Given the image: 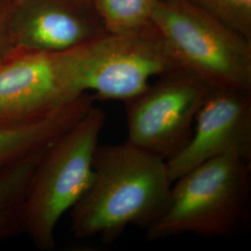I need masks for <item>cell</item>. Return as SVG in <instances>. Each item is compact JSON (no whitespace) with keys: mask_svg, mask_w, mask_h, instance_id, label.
<instances>
[{"mask_svg":"<svg viewBox=\"0 0 251 251\" xmlns=\"http://www.w3.org/2000/svg\"><path fill=\"white\" fill-rule=\"evenodd\" d=\"M171 188L164 160L126 142L99 144L90 186L71 208V232L111 244L129 226L146 230L166 211Z\"/></svg>","mask_w":251,"mask_h":251,"instance_id":"1","label":"cell"},{"mask_svg":"<svg viewBox=\"0 0 251 251\" xmlns=\"http://www.w3.org/2000/svg\"><path fill=\"white\" fill-rule=\"evenodd\" d=\"M251 163L234 153L204 162L172 183L169 206L145 230L149 241L184 233L206 238L247 233L251 225Z\"/></svg>","mask_w":251,"mask_h":251,"instance_id":"2","label":"cell"},{"mask_svg":"<svg viewBox=\"0 0 251 251\" xmlns=\"http://www.w3.org/2000/svg\"><path fill=\"white\" fill-rule=\"evenodd\" d=\"M105 113L94 105L45 149L25 201L22 233L41 251L55 247V230L90 186Z\"/></svg>","mask_w":251,"mask_h":251,"instance_id":"3","label":"cell"},{"mask_svg":"<svg viewBox=\"0 0 251 251\" xmlns=\"http://www.w3.org/2000/svg\"><path fill=\"white\" fill-rule=\"evenodd\" d=\"M151 23L181 69L210 88L251 91V40L188 0H156Z\"/></svg>","mask_w":251,"mask_h":251,"instance_id":"4","label":"cell"},{"mask_svg":"<svg viewBox=\"0 0 251 251\" xmlns=\"http://www.w3.org/2000/svg\"><path fill=\"white\" fill-rule=\"evenodd\" d=\"M73 85L95 99L126 101L144 91L152 77L181 69L152 24L103 36L64 51Z\"/></svg>","mask_w":251,"mask_h":251,"instance_id":"5","label":"cell"},{"mask_svg":"<svg viewBox=\"0 0 251 251\" xmlns=\"http://www.w3.org/2000/svg\"><path fill=\"white\" fill-rule=\"evenodd\" d=\"M211 88L183 69L168 73L124 101L126 143L165 162L188 144Z\"/></svg>","mask_w":251,"mask_h":251,"instance_id":"6","label":"cell"},{"mask_svg":"<svg viewBox=\"0 0 251 251\" xmlns=\"http://www.w3.org/2000/svg\"><path fill=\"white\" fill-rule=\"evenodd\" d=\"M81 95L73 85L64 51L16 50L0 62V127L33 123Z\"/></svg>","mask_w":251,"mask_h":251,"instance_id":"7","label":"cell"},{"mask_svg":"<svg viewBox=\"0 0 251 251\" xmlns=\"http://www.w3.org/2000/svg\"><path fill=\"white\" fill-rule=\"evenodd\" d=\"M227 153L251 163V91L211 88L186 146L166 162L173 183L198 165Z\"/></svg>","mask_w":251,"mask_h":251,"instance_id":"8","label":"cell"},{"mask_svg":"<svg viewBox=\"0 0 251 251\" xmlns=\"http://www.w3.org/2000/svg\"><path fill=\"white\" fill-rule=\"evenodd\" d=\"M16 50L59 53L109 33L93 0H14Z\"/></svg>","mask_w":251,"mask_h":251,"instance_id":"9","label":"cell"},{"mask_svg":"<svg viewBox=\"0 0 251 251\" xmlns=\"http://www.w3.org/2000/svg\"><path fill=\"white\" fill-rule=\"evenodd\" d=\"M95 97L86 92L48 117L19 126L0 127V173L47 148L84 117Z\"/></svg>","mask_w":251,"mask_h":251,"instance_id":"10","label":"cell"},{"mask_svg":"<svg viewBox=\"0 0 251 251\" xmlns=\"http://www.w3.org/2000/svg\"><path fill=\"white\" fill-rule=\"evenodd\" d=\"M45 149L0 173V241L22 233L27 190Z\"/></svg>","mask_w":251,"mask_h":251,"instance_id":"11","label":"cell"},{"mask_svg":"<svg viewBox=\"0 0 251 251\" xmlns=\"http://www.w3.org/2000/svg\"><path fill=\"white\" fill-rule=\"evenodd\" d=\"M109 33H126L151 23L156 0H93Z\"/></svg>","mask_w":251,"mask_h":251,"instance_id":"12","label":"cell"},{"mask_svg":"<svg viewBox=\"0 0 251 251\" xmlns=\"http://www.w3.org/2000/svg\"><path fill=\"white\" fill-rule=\"evenodd\" d=\"M212 17L251 40V0H188Z\"/></svg>","mask_w":251,"mask_h":251,"instance_id":"13","label":"cell"},{"mask_svg":"<svg viewBox=\"0 0 251 251\" xmlns=\"http://www.w3.org/2000/svg\"><path fill=\"white\" fill-rule=\"evenodd\" d=\"M14 0H0V62L16 50L11 35V15Z\"/></svg>","mask_w":251,"mask_h":251,"instance_id":"14","label":"cell"}]
</instances>
